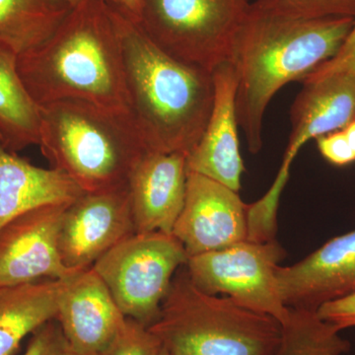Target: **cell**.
I'll return each mask as SVG.
<instances>
[{"instance_id": "1", "label": "cell", "mask_w": 355, "mask_h": 355, "mask_svg": "<svg viewBox=\"0 0 355 355\" xmlns=\"http://www.w3.org/2000/svg\"><path fill=\"white\" fill-rule=\"evenodd\" d=\"M354 17L307 19L251 2L231 44L236 112L250 153L263 148V121L273 96L335 57Z\"/></svg>"}, {"instance_id": "2", "label": "cell", "mask_w": 355, "mask_h": 355, "mask_svg": "<svg viewBox=\"0 0 355 355\" xmlns=\"http://www.w3.org/2000/svg\"><path fill=\"white\" fill-rule=\"evenodd\" d=\"M17 64L40 107L79 100L130 113L120 34L105 0L72 7L57 31L21 53Z\"/></svg>"}, {"instance_id": "3", "label": "cell", "mask_w": 355, "mask_h": 355, "mask_svg": "<svg viewBox=\"0 0 355 355\" xmlns=\"http://www.w3.org/2000/svg\"><path fill=\"white\" fill-rule=\"evenodd\" d=\"M110 7L120 34L130 114L146 148L188 156L211 113V72L168 55L135 21Z\"/></svg>"}, {"instance_id": "4", "label": "cell", "mask_w": 355, "mask_h": 355, "mask_svg": "<svg viewBox=\"0 0 355 355\" xmlns=\"http://www.w3.org/2000/svg\"><path fill=\"white\" fill-rule=\"evenodd\" d=\"M41 114L42 153L84 193L125 186L148 151L130 113L64 100L41 106Z\"/></svg>"}, {"instance_id": "5", "label": "cell", "mask_w": 355, "mask_h": 355, "mask_svg": "<svg viewBox=\"0 0 355 355\" xmlns=\"http://www.w3.org/2000/svg\"><path fill=\"white\" fill-rule=\"evenodd\" d=\"M148 330L169 355H275L282 326L226 296L200 291L184 265Z\"/></svg>"}, {"instance_id": "6", "label": "cell", "mask_w": 355, "mask_h": 355, "mask_svg": "<svg viewBox=\"0 0 355 355\" xmlns=\"http://www.w3.org/2000/svg\"><path fill=\"white\" fill-rule=\"evenodd\" d=\"M250 0H141L137 25L168 55L214 72L228 62Z\"/></svg>"}, {"instance_id": "7", "label": "cell", "mask_w": 355, "mask_h": 355, "mask_svg": "<svg viewBox=\"0 0 355 355\" xmlns=\"http://www.w3.org/2000/svg\"><path fill=\"white\" fill-rule=\"evenodd\" d=\"M189 256L182 243L164 232L135 233L116 245L92 268L125 317L149 328L178 270Z\"/></svg>"}, {"instance_id": "8", "label": "cell", "mask_w": 355, "mask_h": 355, "mask_svg": "<svg viewBox=\"0 0 355 355\" xmlns=\"http://www.w3.org/2000/svg\"><path fill=\"white\" fill-rule=\"evenodd\" d=\"M284 251L277 240L237 244L190 257L186 268L200 291L232 299L247 309L286 324L289 309L280 296L277 270Z\"/></svg>"}, {"instance_id": "9", "label": "cell", "mask_w": 355, "mask_h": 355, "mask_svg": "<svg viewBox=\"0 0 355 355\" xmlns=\"http://www.w3.org/2000/svg\"><path fill=\"white\" fill-rule=\"evenodd\" d=\"M133 234L128 184L83 193L65 207L58 233L60 258L71 272L86 270Z\"/></svg>"}, {"instance_id": "10", "label": "cell", "mask_w": 355, "mask_h": 355, "mask_svg": "<svg viewBox=\"0 0 355 355\" xmlns=\"http://www.w3.org/2000/svg\"><path fill=\"white\" fill-rule=\"evenodd\" d=\"M69 203L35 207L0 229V288L64 279L76 272L65 268L58 249L60 222Z\"/></svg>"}, {"instance_id": "11", "label": "cell", "mask_w": 355, "mask_h": 355, "mask_svg": "<svg viewBox=\"0 0 355 355\" xmlns=\"http://www.w3.org/2000/svg\"><path fill=\"white\" fill-rule=\"evenodd\" d=\"M172 234L189 258L248 239L247 205L239 191L189 172L186 198Z\"/></svg>"}, {"instance_id": "12", "label": "cell", "mask_w": 355, "mask_h": 355, "mask_svg": "<svg viewBox=\"0 0 355 355\" xmlns=\"http://www.w3.org/2000/svg\"><path fill=\"white\" fill-rule=\"evenodd\" d=\"M291 107V133L277 179L265 193L279 202L289 170L299 150L322 135L342 130L355 120V74L347 72L304 79Z\"/></svg>"}, {"instance_id": "13", "label": "cell", "mask_w": 355, "mask_h": 355, "mask_svg": "<svg viewBox=\"0 0 355 355\" xmlns=\"http://www.w3.org/2000/svg\"><path fill=\"white\" fill-rule=\"evenodd\" d=\"M55 320L77 355H100L125 329L128 318L89 268L64 279Z\"/></svg>"}, {"instance_id": "14", "label": "cell", "mask_w": 355, "mask_h": 355, "mask_svg": "<svg viewBox=\"0 0 355 355\" xmlns=\"http://www.w3.org/2000/svg\"><path fill=\"white\" fill-rule=\"evenodd\" d=\"M277 277L289 309L317 311L355 293V230L329 240L294 265L279 266Z\"/></svg>"}, {"instance_id": "15", "label": "cell", "mask_w": 355, "mask_h": 355, "mask_svg": "<svg viewBox=\"0 0 355 355\" xmlns=\"http://www.w3.org/2000/svg\"><path fill=\"white\" fill-rule=\"evenodd\" d=\"M187 157L146 151L133 166L127 184L135 233L172 234L186 198Z\"/></svg>"}, {"instance_id": "16", "label": "cell", "mask_w": 355, "mask_h": 355, "mask_svg": "<svg viewBox=\"0 0 355 355\" xmlns=\"http://www.w3.org/2000/svg\"><path fill=\"white\" fill-rule=\"evenodd\" d=\"M214 105L202 137L187 157L188 171L239 191L245 167L240 153L234 67L223 62L212 72Z\"/></svg>"}, {"instance_id": "17", "label": "cell", "mask_w": 355, "mask_h": 355, "mask_svg": "<svg viewBox=\"0 0 355 355\" xmlns=\"http://www.w3.org/2000/svg\"><path fill=\"white\" fill-rule=\"evenodd\" d=\"M83 193L64 173L38 167L0 146V229L28 210L71 202Z\"/></svg>"}, {"instance_id": "18", "label": "cell", "mask_w": 355, "mask_h": 355, "mask_svg": "<svg viewBox=\"0 0 355 355\" xmlns=\"http://www.w3.org/2000/svg\"><path fill=\"white\" fill-rule=\"evenodd\" d=\"M64 280L0 288V355L15 354L26 336L55 320Z\"/></svg>"}, {"instance_id": "19", "label": "cell", "mask_w": 355, "mask_h": 355, "mask_svg": "<svg viewBox=\"0 0 355 355\" xmlns=\"http://www.w3.org/2000/svg\"><path fill=\"white\" fill-rule=\"evenodd\" d=\"M18 53L0 43V146L18 153L39 146L41 107L18 71Z\"/></svg>"}, {"instance_id": "20", "label": "cell", "mask_w": 355, "mask_h": 355, "mask_svg": "<svg viewBox=\"0 0 355 355\" xmlns=\"http://www.w3.org/2000/svg\"><path fill=\"white\" fill-rule=\"evenodd\" d=\"M71 9L67 0H0V43L20 55L50 38Z\"/></svg>"}, {"instance_id": "21", "label": "cell", "mask_w": 355, "mask_h": 355, "mask_svg": "<svg viewBox=\"0 0 355 355\" xmlns=\"http://www.w3.org/2000/svg\"><path fill=\"white\" fill-rule=\"evenodd\" d=\"M350 343L316 311L291 309L275 355H345Z\"/></svg>"}, {"instance_id": "22", "label": "cell", "mask_w": 355, "mask_h": 355, "mask_svg": "<svg viewBox=\"0 0 355 355\" xmlns=\"http://www.w3.org/2000/svg\"><path fill=\"white\" fill-rule=\"evenodd\" d=\"M279 12L319 19L328 17H354L355 0H256Z\"/></svg>"}, {"instance_id": "23", "label": "cell", "mask_w": 355, "mask_h": 355, "mask_svg": "<svg viewBox=\"0 0 355 355\" xmlns=\"http://www.w3.org/2000/svg\"><path fill=\"white\" fill-rule=\"evenodd\" d=\"M160 343L148 328L128 318L125 329L100 355H153Z\"/></svg>"}, {"instance_id": "24", "label": "cell", "mask_w": 355, "mask_h": 355, "mask_svg": "<svg viewBox=\"0 0 355 355\" xmlns=\"http://www.w3.org/2000/svg\"><path fill=\"white\" fill-rule=\"evenodd\" d=\"M23 355H77L57 320H51L35 331Z\"/></svg>"}, {"instance_id": "25", "label": "cell", "mask_w": 355, "mask_h": 355, "mask_svg": "<svg viewBox=\"0 0 355 355\" xmlns=\"http://www.w3.org/2000/svg\"><path fill=\"white\" fill-rule=\"evenodd\" d=\"M316 141L320 153L331 165L343 167L355 162V153L343 130L322 135Z\"/></svg>"}, {"instance_id": "26", "label": "cell", "mask_w": 355, "mask_h": 355, "mask_svg": "<svg viewBox=\"0 0 355 355\" xmlns=\"http://www.w3.org/2000/svg\"><path fill=\"white\" fill-rule=\"evenodd\" d=\"M340 72L355 74V18L352 31L335 57L320 65L304 79L319 78Z\"/></svg>"}, {"instance_id": "27", "label": "cell", "mask_w": 355, "mask_h": 355, "mask_svg": "<svg viewBox=\"0 0 355 355\" xmlns=\"http://www.w3.org/2000/svg\"><path fill=\"white\" fill-rule=\"evenodd\" d=\"M318 316L340 331L355 328V293L322 305Z\"/></svg>"}, {"instance_id": "28", "label": "cell", "mask_w": 355, "mask_h": 355, "mask_svg": "<svg viewBox=\"0 0 355 355\" xmlns=\"http://www.w3.org/2000/svg\"><path fill=\"white\" fill-rule=\"evenodd\" d=\"M105 1L135 22L139 21L140 11H141V0H105Z\"/></svg>"}, {"instance_id": "29", "label": "cell", "mask_w": 355, "mask_h": 355, "mask_svg": "<svg viewBox=\"0 0 355 355\" xmlns=\"http://www.w3.org/2000/svg\"><path fill=\"white\" fill-rule=\"evenodd\" d=\"M343 130L345 137H347L350 147L355 153V120L349 123Z\"/></svg>"}, {"instance_id": "30", "label": "cell", "mask_w": 355, "mask_h": 355, "mask_svg": "<svg viewBox=\"0 0 355 355\" xmlns=\"http://www.w3.org/2000/svg\"><path fill=\"white\" fill-rule=\"evenodd\" d=\"M153 355H169L168 354V352H166V350L164 349H163L162 347H159V349L157 350H156L155 352H154V354Z\"/></svg>"}, {"instance_id": "31", "label": "cell", "mask_w": 355, "mask_h": 355, "mask_svg": "<svg viewBox=\"0 0 355 355\" xmlns=\"http://www.w3.org/2000/svg\"><path fill=\"white\" fill-rule=\"evenodd\" d=\"M67 1L69 2L70 6L76 7L78 6L79 3H81V2L84 1V0H67Z\"/></svg>"}]
</instances>
